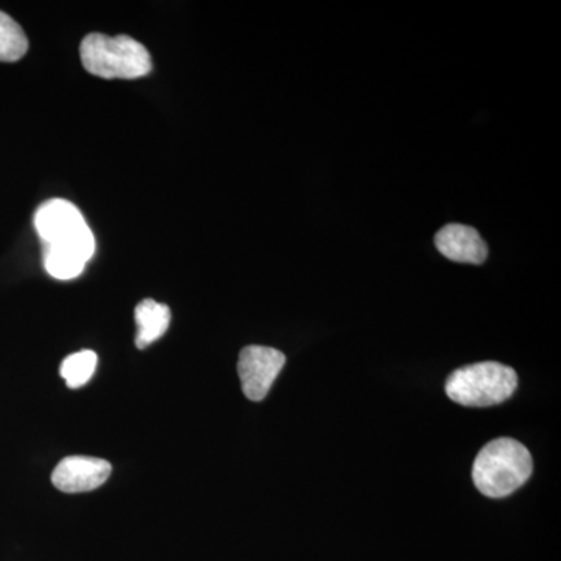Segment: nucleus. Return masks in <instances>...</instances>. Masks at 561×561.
Wrapping results in <instances>:
<instances>
[{
	"mask_svg": "<svg viewBox=\"0 0 561 561\" xmlns=\"http://www.w3.org/2000/svg\"><path fill=\"white\" fill-rule=\"evenodd\" d=\"M518 389V375L497 362H479L453 371L446 381V394L467 408L502 404Z\"/></svg>",
	"mask_w": 561,
	"mask_h": 561,
	"instance_id": "obj_3",
	"label": "nucleus"
},
{
	"mask_svg": "<svg viewBox=\"0 0 561 561\" xmlns=\"http://www.w3.org/2000/svg\"><path fill=\"white\" fill-rule=\"evenodd\" d=\"M135 319L136 324H138L136 346L144 350L161 339L169 330L171 309H169V306L147 298V300L140 301L136 306Z\"/></svg>",
	"mask_w": 561,
	"mask_h": 561,
	"instance_id": "obj_8",
	"label": "nucleus"
},
{
	"mask_svg": "<svg viewBox=\"0 0 561 561\" xmlns=\"http://www.w3.org/2000/svg\"><path fill=\"white\" fill-rule=\"evenodd\" d=\"M534 461L529 449L513 438H497L483 446L472 465V481L483 496H511L529 481Z\"/></svg>",
	"mask_w": 561,
	"mask_h": 561,
	"instance_id": "obj_1",
	"label": "nucleus"
},
{
	"mask_svg": "<svg viewBox=\"0 0 561 561\" xmlns=\"http://www.w3.org/2000/svg\"><path fill=\"white\" fill-rule=\"evenodd\" d=\"M111 470L110 461L98 457L70 456L51 472V483L65 493H84L108 481Z\"/></svg>",
	"mask_w": 561,
	"mask_h": 561,
	"instance_id": "obj_6",
	"label": "nucleus"
},
{
	"mask_svg": "<svg viewBox=\"0 0 561 561\" xmlns=\"http://www.w3.org/2000/svg\"><path fill=\"white\" fill-rule=\"evenodd\" d=\"M35 227L44 247L72 250L87 261L94 256V234L73 203L62 198L43 203L35 214Z\"/></svg>",
	"mask_w": 561,
	"mask_h": 561,
	"instance_id": "obj_4",
	"label": "nucleus"
},
{
	"mask_svg": "<svg viewBox=\"0 0 561 561\" xmlns=\"http://www.w3.org/2000/svg\"><path fill=\"white\" fill-rule=\"evenodd\" d=\"M84 69L102 79L133 80L151 72L149 50L127 35L91 33L80 46Z\"/></svg>",
	"mask_w": 561,
	"mask_h": 561,
	"instance_id": "obj_2",
	"label": "nucleus"
},
{
	"mask_svg": "<svg viewBox=\"0 0 561 561\" xmlns=\"http://www.w3.org/2000/svg\"><path fill=\"white\" fill-rule=\"evenodd\" d=\"M435 247L443 256L461 264L481 265L489 256V247L474 228L451 224L435 234Z\"/></svg>",
	"mask_w": 561,
	"mask_h": 561,
	"instance_id": "obj_7",
	"label": "nucleus"
},
{
	"mask_svg": "<svg viewBox=\"0 0 561 561\" xmlns=\"http://www.w3.org/2000/svg\"><path fill=\"white\" fill-rule=\"evenodd\" d=\"M28 50V39L13 18L0 11V61L21 60Z\"/></svg>",
	"mask_w": 561,
	"mask_h": 561,
	"instance_id": "obj_10",
	"label": "nucleus"
},
{
	"mask_svg": "<svg viewBox=\"0 0 561 561\" xmlns=\"http://www.w3.org/2000/svg\"><path fill=\"white\" fill-rule=\"evenodd\" d=\"M284 365L286 356L279 350L261 345L245 346L238 362L243 394L251 401L264 400Z\"/></svg>",
	"mask_w": 561,
	"mask_h": 561,
	"instance_id": "obj_5",
	"label": "nucleus"
},
{
	"mask_svg": "<svg viewBox=\"0 0 561 561\" xmlns=\"http://www.w3.org/2000/svg\"><path fill=\"white\" fill-rule=\"evenodd\" d=\"M95 368H98V354L91 350H83L70 354L62 360L60 375L69 389H80L94 376Z\"/></svg>",
	"mask_w": 561,
	"mask_h": 561,
	"instance_id": "obj_11",
	"label": "nucleus"
},
{
	"mask_svg": "<svg viewBox=\"0 0 561 561\" xmlns=\"http://www.w3.org/2000/svg\"><path fill=\"white\" fill-rule=\"evenodd\" d=\"M87 262L76 251L60 249V247H44V265L54 278L61 280L77 278L83 273Z\"/></svg>",
	"mask_w": 561,
	"mask_h": 561,
	"instance_id": "obj_9",
	"label": "nucleus"
}]
</instances>
